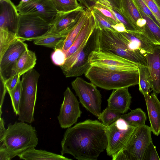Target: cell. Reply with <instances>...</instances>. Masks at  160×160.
I'll return each mask as SVG.
<instances>
[{"mask_svg": "<svg viewBox=\"0 0 160 160\" xmlns=\"http://www.w3.org/2000/svg\"><path fill=\"white\" fill-rule=\"evenodd\" d=\"M29 0H21V2H28Z\"/></svg>", "mask_w": 160, "mask_h": 160, "instance_id": "obj_47", "label": "cell"}, {"mask_svg": "<svg viewBox=\"0 0 160 160\" xmlns=\"http://www.w3.org/2000/svg\"><path fill=\"white\" fill-rule=\"evenodd\" d=\"M51 26L50 24L36 15H20L17 36L24 42L33 41L48 32Z\"/></svg>", "mask_w": 160, "mask_h": 160, "instance_id": "obj_10", "label": "cell"}, {"mask_svg": "<svg viewBox=\"0 0 160 160\" xmlns=\"http://www.w3.org/2000/svg\"><path fill=\"white\" fill-rule=\"evenodd\" d=\"M21 76L16 74L4 81V84L8 92H10L15 87Z\"/></svg>", "mask_w": 160, "mask_h": 160, "instance_id": "obj_42", "label": "cell"}, {"mask_svg": "<svg viewBox=\"0 0 160 160\" xmlns=\"http://www.w3.org/2000/svg\"><path fill=\"white\" fill-rule=\"evenodd\" d=\"M58 12H66L76 9L81 6L78 0H52Z\"/></svg>", "mask_w": 160, "mask_h": 160, "instance_id": "obj_32", "label": "cell"}, {"mask_svg": "<svg viewBox=\"0 0 160 160\" xmlns=\"http://www.w3.org/2000/svg\"><path fill=\"white\" fill-rule=\"evenodd\" d=\"M156 17L160 25V0H142Z\"/></svg>", "mask_w": 160, "mask_h": 160, "instance_id": "obj_38", "label": "cell"}, {"mask_svg": "<svg viewBox=\"0 0 160 160\" xmlns=\"http://www.w3.org/2000/svg\"><path fill=\"white\" fill-rule=\"evenodd\" d=\"M160 160L156 147L151 142L147 147L145 152L143 160Z\"/></svg>", "mask_w": 160, "mask_h": 160, "instance_id": "obj_39", "label": "cell"}, {"mask_svg": "<svg viewBox=\"0 0 160 160\" xmlns=\"http://www.w3.org/2000/svg\"><path fill=\"white\" fill-rule=\"evenodd\" d=\"M146 102L150 128L158 136L160 134V102L154 92L144 96Z\"/></svg>", "mask_w": 160, "mask_h": 160, "instance_id": "obj_20", "label": "cell"}, {"mask_svg": "<svg viewBox=\"0 0 160 160\" xmlns=\"http://www.w3.org/2000/svg\"><path fill=\"white\" fill-rule=\"evenodd\" d=\"M120 118L129 125L136 127L145 124L147 120L145 113L139 108L132 110L128 113L122 114Z\"/></svg>", "mask_w": 160, "mask_h": 160, "instance_id": "obj_28", "label": "cell"}, {"mask_svg": "<svg viewBox=\"0 0 160 160\" xmlns=\"http://www.w3.org/2000/svg\"><path fill=\"white\" fill-rule=\"evenodd\" d=\"M91 13V9H87L76 25L70 31L63 43L62 50L66 54L69 48L75 41L84 24Z\"/></svg>", "mask_w": 160, "mask_h": 160, "instance_id": "obj_26", "label": "cell"}, {"mask_svg": "<svg viewBox=\"0 0 160 160\" xmlns=\"http://www.w3.org/2000/svg\"><path fill=\"white\" fill-rule=\"evenodd\" d=\"M6 129L4 127V122L2 118L0 117V142L2 140L5 133Z\"/></svg>", "mask_w": 160, "mask_h": 160, "instance_id": "obj_45", "label": "cell"}, {"mask_svg": "<svg viewBox=\"0 0 160 160\" xmlns=\"http://www.w3.org/2000/svg\"><path fill=\"white\" fill-rule=\"evenodd\" d=\"M81 6L75 10L66 12H58L47 33L57 34L62 32L68 33L77 23L85 10Z\"/></svg>", "mask_w": 160, "mask_h": 160, "instance_id": "obj_14", "label": "cell"}, {"mask_svg": "<svg viewBox=\"0 0 160 160\" xmlns=\"http://www.w3.org/2000/svg\"><path fill=\"white\" fill-rule=\"evenodd\" d=\"M150 72L153 92L160 93V46L155 45L152 53L145 54Z\"/></svg>", "mask_w": 160, "mask_h": 160, "instance_id": "obj_18", "label": "cell"}, {"mask_svg": "<svg viewBox=\"0 0 160 160\" xmlns=\"http://www.w3.org/2000/svg\"><path fill=\"white\" fill-rule=\"evenodd\" d=\"M150 127L145 124L137 127L127 144L111 157L113 160H143L149 143L152 141Z\"/></svg>", "mask_w": 160, "mask_h": 160, "instance_id": "obj_7", "label": "cell"}, {"mask_svg": "<svg viewBox=\"0 0 160 160\" xmlns=\"http://www.w3.org/2000/svg\"><path fill=\"white\" fill-rule=\"evenodd\" d=\"M11 159L6 148L2 144H0V160H10Z\"/></svg>", "mask_w": 160, "mask_h": 160, "instance_id": "obj_44", "label": "cell"}, {"mask_svg": "<svg viewBox=\"0 0 160 160\" xmlns=\"http://www.w3.org/2000/svg\"><path fill=\"white\" fill-rule=\"evenodd\" d=\"M68 33L62 32L57 34L47 33L34 39V44L53 48L62 49L63 42Z\"/></svg>", "mask_w": 160, "mask_h": 160, "instance_id": "obj_25", "label": "cell"}, {"mask_svg": "<svg viewBox=\"0 0 160 160\" xmlns=\"http://www.w3.org/2000/svg\"><path fill=\"white\" fill-rule=\"evenodd\" d=\"M36 60L35 52L28 49L23 52L18 60L13 70L12 76L18 74L21 76L33 69L36 64Z\"/></svg>", "mask_w": 160, "mask_h": 160, "instance_id": "obj_23", "label": "cell"}, {"mask_svg": "<svg viewBox=\"0 0 160 160\" xmlns=\"http://www.w3.org/2000/svg\"><path fill=\"white\" fill-rule=\"evenodd\" d=\"M132 98L128 88L113 90L107 100L108 107L123 114L129 109Z\"/></svg>", "mask_w": 160, "mask_h": 160, "instance_id": "obj_19", "label": "cell"}, {"mask_svg": "<svg viewBox=\"0 0 160 160\" xmlns=\"http://www.w3.org/2000/svg\"><path fill=\"white\" fill-rule=\"evenodd\" d=\"M138 8L142 18L146 21L147 25L156 41V45L160 46V27L140 8Z\"/></svg>", "mask_w": 160, "mask_h": 160, "instance_id": "obj_35", "label": "cell"}, {"mask_svg": "<svg viewBox=\"0 0 160 160\" xmlns=\"http://www.w3.org/2000/svg\"><path fill=\"white\" fill-rule=\"evenodd\" d=\"M1 81V88H0V111H2V105L5 94L6 92L7 91L5 87L4 81L3 80L0 78Z\"/></svg>", "mask_w": 160, "mask_h": 160, "instance_id": "obj_43", "label": "cell"}, {"mask_svg": "<svg viewBox=\"0 0 160 160\" xmlns=\"http://www.w3.org/2000/svg\"><path fill=\"white\" fill-rule=\"evenodd\" d=\"M78 0L81 6L85 9L90 8L96 4H100L108 7L117 9L121 11V0Z\"/></svg>", "mask_w": 160, "mask_h": 160, "instance_id": "obj_30", "label": "cell"}, {"mask_svg": "<svg viewBox=\"0 0 160 160\" xmlns=\"http://www.w3.org/2000/svg\"><path fill=\"white\" fill-rule=\"evenodd\" d=\"M121 9L122 13L139 32L142 33L148 26L146 19L142 17L133 0H121Z\"/></svg>", "mask_w": 160, "mask_h": 160, "instance_id": "obj_21", "label": "cell"}, {"mask_svg": "<svg viewBox=\"0 0 160 160\" xmlns=\"http://www.w3.org/2000/svg\"><path fill=\"white\" fill-rule=\"evenodd\" d=\"M118 34L131 51L143 54L152 53L155 46L142 33L127 31Z\"/></svg>", "mask_w": 160, "mask_h": 160, "instance_id": "obj_17", "label": "cell"}, {"mask_svg": "<svg viewBox=\"0 0 160 160\" xmlns=\"http://www.w3.org/2000/svg\"><path fill=\"white\" fill-rule=\"evenodd\" d=\"M18 156L20 159L26 160H72L61 154H57L46 150H37L35 149V147H32L27 149Z\"/></svg>", "mask_w": 160, "mask_h": 160, "instance_id": "obj_24", "label": "cell"}, {"mask_svg": "<svg viewBox=\"0 0 160 160\" xmlns=\"http://www.w3.org/2000/svg\"><path fill=\"white\" fill-rule=\"evenodd\" d=\"M18 39L17 34L0 30V58L8 48Z\"/></svg>", "mask_w": 160, "mask_h": 160, "instance_id": "obj_31", "label": "cell"}, {"mask_svg": "<svg viewBox=\"0 0 160 160\" xmlns=\"http://www.w3.org/2000/svg\"><path fill=\"white\" fill-rule=\"evenodd\" d=\"M122 114L107 107L101 112L98 117V119L105 126L108 127L119 118Z\"/></svg>", "mask_w": 160, "mask_h": 160, "instance_id": "obj_33", "label": "cell"}, {"mask_svg": "<svg viewBox=\"0 0 160 160\" xmlns=\"http://www.w3.org/2000/svg\"><path fill=\"white\" fill-rule=\"evenodd\" d=\"M54 50L51 55V60L54 64L61 66L66 61V54L60 49L57 48Z\"/></svg>", "mask_w": 160, "mask_h": 160, "instance_id": "obj_37", "label": "cell"}, {"mask_svg": "<svg viewBox=\"0 0 160 160\" xmlns=\"http://www.w3.org/2000/svg\"><path fill=\"white\" fill-rule=\"evenodd\" d=\"M64 96L58 119L61 127L66 128L76 123L82 112L79 102L69 87L64 92Z\"/></svg>", "mask_w": 160, "mask_h": 160, "instance_id": "obj_12", "label": "cell"}, {"mask_svg": "<svg viewBox=\"0 0 160 160\" xmlns=\"http://www.w3.org/2000/svg\"><path fill=\"white\" fill-rule=\"evenodd\" d=\"M137 7L151 18L160 27V25L155 16L142 0H133Z\"/></svg>", "mask_w": 160, "mask_h": 160, "instance_id": "obj_40", "label": "cell"}, {"mask_svg": "<svg viewBox=\"0 0 160 160\" xmlns=\"http://www.w3.org/2000/svg\"><path fill=\"white\" fill-rule=\"evenodd\" d=\"M16 7L20 15H35L51 25L58 13L52 0H29L26 2L20 1Z\"/></svg>", "mask_w": 160, "mask_h": 160, "instance_id": "obj_11", "label": "cell"}, {"mask_svg": "<svg viewBox=\"0 0 160 160\" xmlns=\"http://www.w3.org/2000/svg\"><path fill=\"white\" fill-rule=\"evenodd\" d=\"M112 27L116 31L118 32H122L127 31L124 24L121 22L112 26Z\"/></svg>", "mask_w": 160, "mask_h": 160, "instance_id": "obj_46", "label": "cell"}, {"mask_svg": "<svg viewBox=\"0 0 160 160\" xmlns=\"http://www.w3.org/2000/svg\"><path fill=\"white\" fill-rule=\"evenodd\" d=\"M99 51L120 56L137 65L148 66L145 56L130 50L118 36V32L108 29H99Z\"/></svg>", "mask_w": 160, "mask_h": 160, "instance_id": "obj_5", "label": "cell"}, {"mask_svg": "<svg viewBox=\"0 0 160 160\" xmlns=\"http://www.w3.org/2000/svg\"><path fill=\"white\" fill-rule=\"evenodd\" d=\"M139 74V90L143 96L149 94L152 90L151 76L148 66L138 65Z\"/></svg>", "mask_w": 160, "mask_h": 160, "instance_id": "obj_27", "label": "cell"}, {"mask_svg": "<svg viewBox=\"0 0 160 160\" xmlns=\"http://www.w3.org/2000/svg\"><path fill=\"white\" fill-rule=\"evenodd\" d=\"M80 102L86 110L98 117L101 112L102 95L97 86L77 77L71 82Z\"/></svg>", "mask_w": 160, "mask_h": 160, "instance_id": "obj_8", "label": "cell"}, {"mask_svg": "<svg viewBox=\"0 0 160 160\" xmlns=\"http://www.w3.org/2000/svg\"><path fill=\"white\" fill-rule=\"evenodd\" d=\"M99 29L95 27L85 43L60 67L66 77L79 76L88 70L91 66L89 61L90 54L93 52L99 51Z\"/></svg>", "mask_w": 160, "mask_h": 160, "instance_id": "obj_4", "label": "cell"}, {"mask_svg": "<svg viewBox=\"0 0 160 160\" xmlns=\"http://www.w3.org/2000/svg\"><path fill=\"white\" fill-rule=\"evenodd\" d=\"M85 75L97 87L107 90L128 88L139 83L138 69L129 70L102 64H91Z\"/></svg>", "mask_w": 160, "mask_h": 160, "instance_id": "obj_2", "label": "cell"}, {"mask_svg": "<svg viewBox=\"0 0 160 160\" xmlns=\"http://www.w3.org/2000/svg\"><path fill=\"white\" fill-rule=\"evenodd\" d=\"M109 8L118 21L124 24L127 31L139 32L135 26L123 14L121 11L116 8L110 7Z\"/></svg>", "mask_w": 160, "mask_h": 160, "instance_id": "obj_36", "label": "cell"}, {"mask_svg": "<svg viewBox=\"0 0 160 160\" xmlns=\"http://www.w3.org/2000/svg\"><path fill=\"white\" fill-rule=\"evenodd\" d=\"M107 127L98 120L87 119L68 128L61 142V155L79 160H97L108 145Z\"/></svg>", "mask_w": 160, "mask_h": 160, "instance_id": "obj_1", "label": "cell"}, {"mask_svg": "<svg viewBox=\"0 0 160 160\" xmlns=\"http://www.w3.org/2000/svg\"><path fill=\"white\" fill-rule=\"evenodd\" d=\"M91 64H99L129 70L138 69V65L132 62L115 54L101 52H92L89 58Z\"/></svg>", "mask_w": 160, "mask_h": 160, "instance_id": "obj_16", "label": "cell"}, {"mask_svg": "<svg viewBox=\"0 0 160 160\" xmlns=\"http://www.w3.org/2000/svg\"><path fill=\"white\" fill-rule=\"evenodd\" d=\"M20 15L10 0H0V30L17 34Z\"/></svg>", "mask_w": 160, "mask_h": 160, "instance_id": "obj_15", "label": "cell"}, {"mask_svg": "<svg viewBox=\"0 0 160 160\" xmlns=\"http://www.w3.org/2000/svg\"><path fill=\"white\" fill-rule=\"evenodd\" d=\"M22 90V82L20 79L13 89L8 92L11 99L13 111L16 115H18L19 114V106Z\"/></svg>", "mask_w": 160, "mask_h": 160, "instance_id": "obj_34", "label": "cell"}, {"mask_svg": "<svg viewBox=\"0 0 160 160\" xmlns=\"http://www.w3.org/2000/svg\"><path fill=\"white\" fill-rule=\"evenodd\" d=\"M95 27V22L91 12L84 24L75 41L66 53L67 58L87 42Z\"/></svg>", "mask_w": 160, "mask_h": 160, "instance_id": "obj_22", "label": "cell"}, {"mask_svg": "<svg viewBox=\"0 0 160 160\" xmlns=\"http://www.w3.org/2000/svg\"><path fill=\"white\" fill-rule=\"evenodd\" d=\"M91 9L92 13L94 17L96 28L100 30L108 29L114 31H116L112 27V26L116 24L112 20L105 16L96 9Z\"/></svg>", "mask_w": 160, "mask_h": 160, "instance_id": "obj_29", "label": "cell"}, {"mask_svg": "<svg viewBox=\"0 0 160 160\" xmlns=\"http://www.w3.org/2000/svg\"><path fill=\"white\" fill-rule=\"evenodd\" d=\"M39 76V73L33 68L22 75L18 118L21 122L31 123L34 121V112Z\"/></svg>", "mask_w": 160, "mask_h": 160, "instance_id": "obj_6", "label": "cell"}, {"mask_svg": "<svg viewBox=\"0 0 160 160\" xmlns=\"http://www.w3.org/2000/svg\"><path fill=\"white\" fill-rule=\"evenodd\" d=\"M91 8H94L98 9L105 16L112 20L116 24L120 22L108 7L100 4H96Z\"/></svg>", "mask_w": 160, "mask_h": 160, "instance_id": "obj_41", "label": "cell"}, {"mask_svg": "<svg viewBox=\"0 0 160 160\" xmlns=\"http://www.w3.org/2000/svg\"><path fill=\"white\" fill-rule=\"evenodd\" d=\"M28 49V45L19 38L8 48L0 58V78L5 81L12 76L18 60Z\"/></svg>", "mask_w": 160, "mask_h": 160, "instance_id": "obj_13", "label": "cell"}, {"mask_svg": "<svg viewBox=\"0 0 160 160\" xmlns=\"http://www.w3.org/2000/svg\"><path fill=\"white\" fill-rule=\"evenodd\" d=\"M38 142L35 127L21 121L8 125L3 139L0 142L12 159L30 148L35 147Z\"/></svg>", "mask_w": 160, "mask_h": 160, "instance_id": "obj_3", "label": "cell"}, {"mask_svg": "<svg viewBox=\"0 0 160 160\" xmlns=\"http://www.w3.org/2000/svg\"><path fill=\"white\" fill-rule=\"evenodd\" d=\"M137 127L130 125L120 118L109 126L107 127L108 155L112 156L126 145Z\"/></svg>", "mask_w": 160, "mask_h": 160, "instance_id": "obj_9", "label": "cell"}]
</instances>
